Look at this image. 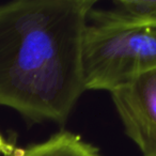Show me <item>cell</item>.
I'll list each match as a JSON object with an SVG mask.
<instances>
[{"label":"cell","instance_id":"cell-6","mask_svg":"<svg viewBox=\"0 0 156 156\" xmlns=\"http://www.w3.org/2000/svg\"><path fill=\"white\" fill-rule=\"evenodd\" d=\"M16 147L7 140L0 133V155L9 156L15 151Z\"/></svg>","mask_w":156,"mask_h":156},{"label":"cell","instance_id":"cell-1","mask_svg":"<svg viewBox=\"0 0 156 156\" xmlns=\"http://www.w3.org/2000/svg\"><path fill=\"white\" fill-rule=\"evenodd\" d=\"M95 0L0 5V106L63 125L86 91L83 43Z\"/></svg>","mask_w":156,"mask_h":156},{"label":"cell","instance_id":"cell-4","mask_svg":"<svg viewBox=\"0 0 156 156\" xmlns=\"http://www.w3.org/2000/svg\"><path fill=\"white\" fill-rule=\"evenodd\" d=\"M9 156H102L100 150L67 130H60L48 139L17 149Z\"/></svg>","mask_w":156,"mask_h":156},{"label":"cell","instance_id":"cell-5","mask_svg":"<svg viewBox=\"0 0 156 156\" xmlns=\"http://www.w3.org/2000/svg\"><path fill=\"white\" fill-rule=\"evenodd\" d=\"M90 20H102L123 24L156 25V0H115L108 10H96Z\"/></svg>","mask_w":156,"mask_h":156},{"label":"cell","instance_id":"cell-3","mask_svg":"<svg viewBox=\"0 0 156 156\" xmlns=\"http://www.w3.org/2000/svg\"><path fill=\"white\" fill-rule=\"evenodd\" d=\"M126 136L142 156H156V69L110 93Z\"/></svg>","mask_w":156,"mask_h":156},{"label":"cell","instance_id":"cell-2","mask_svg":"<svg viewBox=\"0 0 156 156\" xmlns=\"http://www.w3.org/2000/svg\"><path fill=\"white\" fill-rule=\"evenodd\" d=\"M156 69V25L90 20L83 35L86 91H108Z\"/></svg>","mask_w":156,"mask_h":156}]
</instances>
